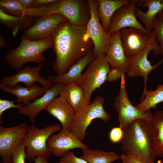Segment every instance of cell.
<instances>
[{
	"label": "cell",
	"instance_id": "6da1fadb",
	"mask_svg": "<svg viewBox=\"0 0 163 163\" xmlns=\"http://www.w3.org/2000/svg\"><path fill=\"white\" fill-rule=\"evenodd\" d=\"M51 36L56 55L53 68L57 75L66 73L94 48L87 32L86 25L77 26L67 20L61 23Z\"/></svg>",
	"mask_w": 163,
	"mask_h": 163
},
{
	"label": "cell",
	"instance_id": "7a4b0ae2",
	"mask_svg": "<svg viewBox=\"0 0 163 163\" xmlns=\"http://www.w3.org/2000/svg\"><path fill=\"white\" fill-rule=\"evenodd\" d=\"M122 129V150L146 163H155L156 156L153 148L150 120L137 119Z\"/></svg>",
	"mask_w": 163,
	"mask_h": 163
},
{
	"label": "cell",
	"instance_id": "3957f363",
	"mask_svg": "<svg viewBox=\"0 0 163 163\" xmlns=\"http://www.w3.org/2000/svg\"><path fill=\"white\" fill-rule=\"evenodd\" d=\"M53 45L51 36L43 40L34 41L26 38L22 35L19 46L9 50L5 58L8 65L14 69L21 68L29 62L40 64L45 59L43 52L52 48Z\"/></svg>",
	"mask_w": 163,
	"mask_h": 163
},
{
	"label": "cell",
	"instance_id": "277c9868",
	"mask_svg": "<svg viewBox=\"0 0 163 163\" xmlns=\"http://www.w3.org/2000/svg\"><path fill=\"white\" fill-rule=\"evenodd\" d=\"M62 127L59 124L49 125L41 129L32 124L22 140L25 146L26 159L30 162L34 158L41 157L47 159L51 154L47 145L49 137L54 133L60 131Z\"/></svg>",
	"mask_w": 163,
	"mask_h": 163
},
{
	"label": "cell",
	"instance_id": "5b68a950",
	"mask_svg": "<svg viewBox=\"0 0 163 163\" xmlns=\"http://www.w3.org/2000/svg\"><path fill=\"white\" fill-rule=\"evenodd\" d=\"M152 50L157 55H161L160 47L156 40L155 31L153 29L149 41L143 50L138 55L128 59L126 72L127 76L130 77H142L144 82L143 93L141 98V101L145 98V94L147 90V83L149 73L155 69L163 62V59L157 64L152 65L148 58L149 54Z\"/></svg>",
	"mask_w": 163,
	"mask_h": 163
},
{
	"label": "cell",
	"instance_id": "8992f818",
	"mask_svg": "<svg viewBox=\"0 0 163 163\" xmlns=\"http://www.w3.org/2000/svg\"><path fill=\"white\" fill-rule=\"evenodd\" d=\"M110 66L105 55L94 58L88 65L78 83L82 88L85 98V107L89 104L92 94L106 81Z\"/></svg>",
	"mask_w": 163,
	"mask_h": 163
},
{
	"label": "cell",
	"instance_id": "52a82bcc",
	"mask_svg": "<svg viewBox=\"0 0 163 163\" xmlns=\"http://www.w3.org/2000/svg\"><path fill=\"white\" fill-rule=\"evenodd\" d=\"M105 100L97 96L93 101L83 107L75 114L70 132L82 141L87 135V129L94 120L99 118L105 123L110 118V115L104 110L103 104Z\"/></svg>",
	"mask_w": 163,
	"mask_h": 163
},
{
	"label": "cell",
	"instance_id": "ba28073f",
	"mask_svg": "<svg viewBox=\"0 0 163 163\" xmlns=\"http://www.w3.org/2000/svg\"><path fill=\"white\" fill-rule=\"evenodd\" d=\"M48 6L50 14L61 15L73 25H86L90 18L87 0H58Z\"/></svg>",
	"mask_w": 163,
	"mask_h": 163
},
{
	"label": "cell",
	"instance_id": "9c48e42d",
	"mask_svg": "<svg viewBox=\"0 0 163 163\" xmlns=\"http://www.w3.org/2000/svg\"><path fill=\"white\" fill-rule=\"evenodd\" d=\"M120 79L119 93L113 104L118 115L119 126L123 129L138 119L151 120L153 115L149 110L142 111L132 105L130 101L126 90L125 73H122Z\"/></svg>",
	"mask_w": 163,
	"mask_h": 163
},
{
	"label": "cell",
	"instance_id": "30bf717a",
	"mask_svg": "<svg viewBox=\"0 0 163 163\" xmlns=\"http://www.w3.org/2000/svg\"><path fill=\"white\" fill-rule=\"evenodd\" d=\"M90 12V18L86 25L87 33L94 45V57L105 55L110 36L104 30L97 13V0H87Z\"/></svg>",
	"mask_w": 163,
	"mask_h": 163
},
{
	"label": "cell",
	"instance_id": "8fae6325",
	"mask_svg": "<svg viewBox=\"0 0 163 163\" xmlns=\"http://www.w3.org/2000/svg\"><path fill=\"white\" fill-rule=\"evenodd\" d=\"M29 126L26 122L14 126L0 127V155L2 161L12 163V153L27 133Z\"/></svg>",
	"mask_w": 163,
	"mask_h": 163
},
{
	"label": "cell",
	"instance_id": "7c38bea8",
	"mask_svg": "<svg viewBox=\"0 0 163 163\" xmlns=\"http://www.w3.org/2000/svg\"><path fill=\"white\" fill-rule=\"evenodd\" d=\"M138 0H131L115 11L111 18L107 32L109 34L111 35L124 28L132 27L139 29L147 35H151L152 33L147 30L136 18L135 9Z\"/></svg>",
	"mask_w": 163,
	"mask_h": 163
},
{
	"label": "cell",
	"instance_id": "4fadbf2b",
	"mask_svg": "<svg viewBox=\"0 0 163 163\" xmlns=\"http://www.w3.org/2000/svg\"><path fill=\"white\" fill-rule=\"evenodd\" d=\"M45 61L35 67H31L28 66L18 69L17 73L12 76H5L0 81V85L12 88L18 85L20 82L24 84L25 86L30 87L38 82L42 86L47 89L53 85L48 79L41 76L40 71Z\"/></svg>",
	"mask_w": 163,
	"mask_h": 163
},
{
	"label": "cell",
	"instance_id": "5bb4252c",
	"mask_svg": "<svg viewBox=\"0 0 163 163\" xmlns=\"http://www.w3.org/2000/svg\"><path fill=\"white\" fill-rule=\"evenodd\" d=\"M67 20L64 17L57 14L40 17L22 35L31 40H43L51 36L57 27Z\"/></svg>",
	"mask_w": 163,
	"mask_h": 163
},
{
	"label": "cell",
	"instance_id": "9a60e30c",
	"mask_svg": "<svg viewBox=\"0 0 163 163\" xmlns=\"http://www.w3.org/2000/svg\"><path fill=\"white\" fill-rule=\"evenodd\" d=\"M120 37L126 56L129 59L141 53L149 41L151 35L132 27H126L120 30Z\"/></svg>",
	"mask_w": 163,
	"mask_h": 163
},
{
	"label": "cell",
	"instance_id": "2e32d148",
	"mask_svg": "<svg viewBox=\"0 0 163 163\" xmlns=\"http://www.w3.org/2000/svg\"><path fill=\"white\" fill-rule=\"evenodd\" d=\"M47 145L51 154L60 158L65 155L70 150L89 148L72 133L62 129L58 134L52 135L49 137L47 142Z\"/></svg>",
	"mask_w": 163,
	"mask_h": 163
},
{
	"label": "cell",
	"instance_id": "e0dca14e",
	"mask_svg": "<svg viewBox=\"0 0 163 163\" xmlns=\"http://www.w3.org/2000/svg\"><path fill=\"white\" fill-rule=\"evenodd\" d=\"M62 85L61 84L53 85L40 98L17 109L20 114L27 116L31 122L35 123L36 117L39 112L45 110L57 96L59 95Z\"/></svg>",
	"mask_w": 163,
	"mask_h": 163
},
{
	"label": "cell",
	"instance_id": "ac0fdd59",
	"mask_svg": "<svg viewBox=\"0 0 163 163\" xmlns=\"http://www.w3.org/2000/svg\"><path fill=\"white\" fill-rule=\"evenodd\" d=\"M45 110L59 120L62 125V130L70 131L76 113L64 99L59 96L56 97Z\"/></svg>",
	"mask_w": 163,
	"mask_h": 163
},
{
	"label": "cell",
	"instance_id": "d6986e66",
	"mask_svg": "<svg viewBox=\"0 0 163 163\" xmlns=\"http://www.w3.org/2000/svg\"><path fill=\"white\" fill-rule=\"evenodd\" d=\"M106 60L110 66L115 67L125 73L128 59L125 56L120 37V30L113 33L105 54Z\"/></svg>",
	"mask_w": 163,
	"mask_h": 163
},
{
	"label": "cell",
	"instance_id": "ffe728a7",
	"mask_svg": "<svg viewBox=\"0 0 163 163\" xmlns=\"http://www.w3.org/2000/svg\"><path fill=\"white\" fill-rule=\"evenodd\" d=\"M93 51L73 65L65 74L61 75H50L48 79L53 85L78 83L81 79L82 71L94 58Z\"/></svg>",
	"mask_w": 163,
	"mask_h": 163
},
{
	"label": "cell",
	"instance_id": "44dd1931",
	"mask_svg": "<svg viewBox=\"0 0 163 163\" xmlns=\"http://www.w3.org/2000/svg\"><path fill=\"white\" fill-rule=\"evenodd\" d=\"M137 5L143 8H148L146 12L137 7L135 14L144 24L146 29L152 33L154 29L153 21L155 18L163 11V0H139Z\"/></svg>",
	"mask_w": 163,
	"mask_h": 163
},
{
	"label": "cell",
	"instance_id": "7402d4cb",
	"mask_svg": "<svg viewBox=\"0 0 163 163\" xmlns=\"http://www.w3.org/2000/svg\"><path fill=\"white\" fill-rule=\"evenodd\" d=\"M0 88L4 92L15 96L17 97V103L22 104L24 106L28 104L30 101L34 100L37 97L44 94L47 90L35 83L30 87L18 85L12 88L0 85Z\"/></svg>",
	"mask_w": 163,
	"mask_h": 163
},
{
	"label": "cell",
	"instance_id": "603a6c76",
	"mask_svg": "<svg viewBox=\"0 0 163 163\" xmlns=\"http://www.w3.org/2000/svg\"><path fill=\"white\" fill-rule=\"evenodd\" d=\"M59 96L69 104L76 114L85 107L84 93L78 83L62 84Z\"/></svg>",
	"mask_w": 163,
	"mask_h": 163
},
{
	"label": "cell",
	"instance_id": "cb8c5ba5",
	"mask_svg": "<svg viewBox=\"0 0 163 163\" xmlns=\"http://www.w3.org/2000/svg\"><path fill=\"white\" fill-rule=\"evenodd\" d=\"M131 0H97L98 18L104 30L107 32L111 18L115 11Z\"/></svg>",
	"mask_w": 163,
	"mask_h": 163
},
{
	"label": "cell",
	"instance_id": "d4e9b609",
	"mask_svg": "<svg viewBox=\"0 0 163 163\" xmlns=\"http://www.w3.org/2000/svg\"><path fill=\"white\" fill-rule=\"evenodd\" d=\"M153 148L156 156L163 157V110L153 115L150 120Z\"/></svg>",
	"mask_w": 163,
	"mask_h": 163
},
{
	"label": "cell",
	"instance_id": "484cf974",
	"mask_svg": "<svg viewBox=\"0 0 163 163\" xmlns=\"http://www.w3.org/2000/svg\"><path fill=\"white\" fill-rule=\"evenodd\" d=\"M34 17L30 16H16L10 15L0 8V22L12 31L16 36L20 32L30 27L34 21Z\"/></svg>",
	"mask_w": 163,
	"mask_h": 163
},
{
	"label": "cell",
	"instance_id": "4316f807",
	"mask_svg": "<svg viewBox=\"0 0 163 163\" xmlns=\"http://www.w3.org/2000/svg\"><path fill=\"white\" fill-rule=\"evenodd\" d=\"M83 155L80 157L88 163H112L120 158V156L113 151L91 150L89 148L82 149Z\"/></svg>",
	"mask_w": 163,
	"mask_h": 163
},
{
	"label": "cell",
	"instance_id": "83f0119b",
	"mask_svg": "<svg viewBox=\"0 0 163 163\" xmlns=\"http://www.w3.org/2000/svg\"><path fill=\"white\" fill-rule=\"evenodd\" d=\"M163 102V84H159L155 90H147L145 98L141 102L135 106L141 110L146 112L151 108L155 109L158 104Z\"/></svg>",
	"mask_w": 163,
	"mask_h": 163
},
{
	"label": "cell",
	"instance_id": "f1b7e54d",
	"mask_svg": "<svg viewBox=\"0 0 163 163\" xmlns=\"http://www.w3.org/2000/svg\"><path fill=\"white\" fill-rule=\"evenodd\" d=\"M0 8L11 15L27 16L28 8H24L18 0H1Z\"/></svg>",
	"mask_w": 163,
	"mask_h": 163
},
{
	"label": "cell",
	"instance_id": "f546056e",
	"mask_svg": "<svg viewBox=\"0 0 163 163\" xmlns=\"http://www.w3.org/2000/svg\"><path fill=\"white\" fill-rule=\"evenodd\" d=\"M153 24L155 31L156 40L160 47L161 55L163 56V12H160L154 18Z\"/></svg>",
	"mask_w": 163,
	"mask_h": 163
},
{
	"label": "cell",
	"instance_id": "4dcf8cb0",
	"mask_svg": "<svg viewBox=\"0 0 163 163\" xmlns=\"http://www.w3.org/2000/svg\"><path fill=\"white\" fill-rule=\"evenodd\" d=\"M25 148L24 144L21 141L12 153V163H25Z\"/></svg>",
	"mask_w": 163,
	"mask_h": 163
},
{
	"label": "cell",
	"instance_id": "1f68e13d",
	"mask_svg": "<svg viewBox=\"0 0 163 163\" xmlns=\"http://www.w3.org/2000/svg\"><path fill=\"white\" fill-rule=\"evenodd\" d=\"M15 100L9 101L2 99H0V123H2V116L4 112L12 108L17 109L24 106L22 104H15Z\"/></svg>",
	"mask_w": 163,
	"mask_h": 163
},
{
	"label": "cell",
	"instance_id": "d6a6232c",
	"mask_svg": "<svg viewBox=\"0 0 163 163\" xmlns=\"http://www.w3.org/2000/svg\"><path fill=\"white\" fill-rule=\"evenodd\" d=\"M58 163H88L84 159L76 156L72 151H69L60 158Z\"/></svg>",
	"mask_w": 163,
	"mask_h": 163
},
{
	"label": "cell",
	"instance_id": "836d02e7",
	"mask_svg": "<svg viewBox=\"0 0 163 163\" xmlns=\"http://www.w3.org/2000/svg\"><path fill=\"white\" fill-rule=\"evenodd\" d=\"M123 135V129L120 127L112 128L109 133L110 141L113 143H116L121 142Z\"/></svg>",
	"mask_w": 163,
	"mask_h": 163
},
{
	"label": "cell",
	"instance_id": "e575fe53",
	"mask_svg": "<svg viewBox=\"0 0 163 163\" xmlns=\"http://www.w3.org/2000/svg\"><path fill=\"white\" fill-rule=\"evenodd\" d=\"M123 73L117 68L110 66L106 80L110 82L116 81L121 78Z\"/></svg>",
	"mask_w": 163,
	"mask_h": 163
},
{
	"label": "cell",
	"instance_id": "d590c367",
	"mask_svg": "<svg viewBox=\"0 0 163 163\" xmlns=\"http://www.w3.org/2000/svg\"><path fill=\"white\" fill-rule=\"evenodd\" d=\"M122 163H146L141 159L123 153L120 156Z\"/></svg>",
	"mask_w": 163,
	"mask_h": 163
},
{
	"label": "cell",
	"instance_id": "8d00e7d4",
	"mask_svg": "<svg viewBox=\"0 0 163 163\" xmlns=\"http://www.w3.org/2000/svg\"><path fill=\"white\" fill-rule=\"evenodd\" d=\"M58 0H34L30 8L41 7L48 5Z\"/></svg>",
	"mask_w": 163,
	"mask_h": 163
},
{
	"label": "cell",
	"instance_id": "74e56055",
	"mask_svg": "<svg viewBox=\"0 0 163 163\" xmlns=\"http://www.w3.org/2000/svg\"><path fill=\"white\" fill-rule=\"evenodd\" d=\"M19 2L25 8H30L34 0H18Z\"/></svg>",
	"mask_w": 163,
	"mask_h": 163
},
{
	"label": "cell",
	"instance_id": "f35d334b",
	"mask_svg": "<svg viewBox=\"0 0 163 163\" xmlns=\"http://www.w3.org/2000/svg\"><path fill=\"white\" fill-rule=\"evenodd\" d=\"M34 161V163H49L46 159L41 157H35Z\"/></svg>",
	"mask_w": 163,
	"mask_h": 163
},
{
	"label": "cell",
	"instance_id": "ab89813d",
	"mask_svg": "<svg viewBox=\"0 0 163 163\" xmlns=\"http://www.w3.org/2000/svg\"><path fill=\"white\" fill-rule=\"evenodd\" d=\"M6 45V42L4 37L2 35H0V47L3 48Z\"/></svg>",
	"mask_w": 163,
	"mask_h": 163
},
{
	"label": "cell",
	"instance_id": "60d3db41",
	"mask_svg": "<svg viewBox=\"0 0 163 163\" xmlns=\"http://www.w3.org/2000/svg\"><path fill=\"white\" fill-rule=\"evenodd\" d=\"M0 163H10L8 162H4L2 161V162H1Z\"/></svg>",
	"mask_w": 163,
	"mask_h": 163
},
{
	"label": "cell",
	"instance_id": "b9f144b4",
	"mask_svg": "<svg viewBox=\"0 0 163 163\" xmlns=\"http://www.w3.org/2000/svg\"></svg>",
	"mask_w": 163,
	"mask_h": 163
}]
</instances>
